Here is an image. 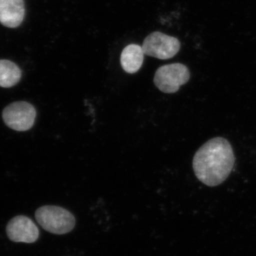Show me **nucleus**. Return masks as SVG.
I'll use <instances>...</instances> for the list:
<instances>
[{
  "label": "nucleus",
  "mask_w": 256,
  "mask_h": 256,
  "mask_svg": "<svg viewBox=\"0 0 256 256\" xmlns=\"http://www.w3.org/2000/svg\"><path fill=\"white\" fill-rule=\"evenodd\" d=\"M235 164L232 144L225 138H212L200 146L192 161L194 174L208 186H216L228 178Z\"/></svg>",
  "instance_id": "obj_1"
},
{
  "label": "nucleus",
  "mask_w": 256,
  "mask_h": 256,
  "mask_svg": "<svg viewBox=\"0 0 256 256\" xmlns=\"http://www.w3.org/2000/svg\"><path fill=\"white\" fill-rule=\"evenodd\" d=\"M38 224L48 232L57 235L68 234L75 226L74 216L69 210L57 206H44L35 212Z\"/></svg>",
  "instance_id": "obj_2"
},
{
  "label": "nucleus",
  "mask_w": 256,
  "mask_h": 256,
  "mask_svg": "<svg viewBox=\"0 0 256 256\" xmlns=\"http://www.w3.org/2000/svg\"><path fill=\"white\" fill-rule=\"evenodd\" d=\"M190 72L186 66L175 63L162 66L156 70L154 82L164 94H174L190 80Z\"/></svg>",
  "instance_id": "obj_3"
},
{
  "label": "nucleus",
  "mask_w": 256,
  "mask_h": 256,
  "mask_svg": "<svg viewBox=\"0 0 256 256\" xmlns=\"http://www.w3.org/2000/svg\"><path fill=\"white\" fill-rule=\"evenodd\" d=\"M36 116L35 108L24 101L10 104L2 112L3 120L6 126L20 132L31 129L34 124Z\"/></svg>",
  "instance_id": "obj_4"
},
{
  "label": "nucleus",
  "mask_w": 256,
  "mask_h": 256,
  "mask_svg": "<svg viewBox=\"0 0 256 256\" xmlns=\"http://www.w3.org/2000/svg\"><path fill=\"white\" fill-rule=\"evenodd\" d=\"M142 47L144 55L166 60L176 55L181 48V44L175 37L156 32L144 38Z\"/></svg>",
  "instance_id": "obj_5"
},
{
  "label": "nucleus",
  "mask_w": 256,
  "mask_h": 256,
  "mask_svg": "<svg viewBox=\"0 0 256 256\" xmlns=\"http://www.w3.org/2000/svg\"><path fill=\"white\" fill-rule=\"evenodd\" d=\"M6 230L10 240L14 242L32 244L36 242L40 236L36 224L25 216L13 218L6 226Z\"/></svg>",
  "instance_id": "obj_6"
},
{
  "label": "nucleus",
  "mask_w": 256,
  "mask_h": 256,
  "mask_svg": "<svg viewBox=\"0 0 256 256\" xmlns=\"http://www.w3.org/2000/svg\"><path fill=\"white\" fill-rule=\"evenodd\" d=\"M24 0H0V23L8 28H18L24 18Z\"/></svg>",
  "instance_id": "obj_7"
},
{
  "label": "nucleus",
  "mask_w": 256,
  "mask_h": 256,
  "mask_svg": "<svg viewBox=\"0 0 256 256\" xmlns=\"http://www.w3.org/2000/svg\"><path fill=\"white\" fill-rule=\"evenodd\" d=\"M142 47L138 44H130L122 50L120 64L124 72L128 74L137 73L144 62Z\"/></svg>",
  "instance_id": "obj_8"
},
{
  "label": "nucleus",
  "mask_w": 256,
  "mask_h": 256,
  "mask_svg": "<svg viewBox=\"0 0 256 256\" xmlns=\"http://www.w3.org/2000/svg\"><path fill=\"white\" fill-rule=\"evenodd\" d=\"M22 78V70L14 62L0 60V87L11 88Z\"/></svg>",
  "instance_id": "obj_9"
}]
</instances>
